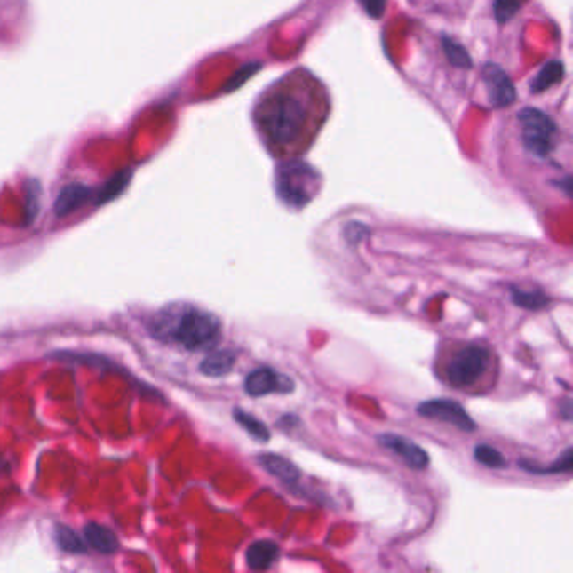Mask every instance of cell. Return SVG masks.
I'll return each instance as SVG.
<instances>
[{
	"label": "cell",
	"mask_w": 573,
	"mask_h": 573,
	"mask_svg": "<svg viewBox=\"0 0 573 573\" xmlns=\"http://www.w3.org/2000/svg\"><path fill=\"white\" fill-rule=\"evenodd\" d=\"M316 175L303 163H290L278 171L279 197L290 205L303 207L313 197Z\"/></svg>",
	"instance_id": "5"
},
{
	"label": "cell",
	"mask_w": 573,
	"mask_h": 573,
	"mask_svg": "<svg viewBox=\"0 0 573 573\" xmlns=\"http://www.w3.org/2000/svg\"><path fill=\"white\" fill-rule=\"evenodd\" d=\"M56 540L64 552L69 553H83L86 550V545L78 537V533L71 528L60 527L56 528Z\"/></svg>",
	"instance_id": "20"
},
{
	"label": "cell",
	"mask_w": 573,
	"mask_h": 573,
	"mask_svg": "<svg viewBox=\"0 0 573 573\" xmlns=\"http://www.w3.org/2000/svg\"><path fill=\"white\" fill-rule=\"evenodd\" d=\"M152 333L158 340L179 343L187 350H207L222 337L216 314L194 306H171L155 316Z\"/></svg>",
	"instance_id": "1"
},
{
	"label": "cell",
	"mask_w": 573,
	"mask_h": 573,
	"mask_svg": "<svg viewBox=\"0 0 573 573\" xmlns=\"http://www.w3.org/2000/svg\"><path fill=\"white\" fill-rule=\"evenodd\" d=\"M572 401L565 399L563 402L560 403V414L563 416L565 420H572Z\"/></svg>",
	"instance_id": "26"
},
{
	"label": "cell",
	"mask_w": 573,
	"mask_h": 573,
	"mask_svg": "<svg viewBox=\"0 0 573 573\" xmlns=\"http://www.w3.org/2000/svg\"><path fill=\"white\" fill-rule=\"evenodd\" d=\"M444 51H446L448 60H450L454 66L463 68V69L471 68V64H473V62H471V58H469L467 51H466L465 47L461 46V44H458V43L450 41L448 37H444Z\"/></svg>",
	"instance_id": "22"
},
{
	"label": "cell",
	"mask_w": 573,
	"mask_h": 573,
	"mask_svg": "<svg viewBox=\"0 0 573 573\" xmlns=\"http://www.w3.org/2000/svg\"><path fill=\"white\" fill-rule=\"evenodd\" d=\"M572 448H569L552 465L540 467V466L529 463V461H520L518 465L521 466L528 473H535V474H558V473H569L572 469Z\"/></svg>",
	"instance_id": "19"
},
{
	"label": "cell",
	"mask_w": 573,
	"mask_h": 573,
	"mask_svg": "<svg viewBox=\"0 0 573 573\" xmlns=\"http://www.w3.org/2000/svg\"><path fill=\"white\" fill-rule=\"evenodd\" d=\"M518 122L521 126V139L528 152L540 158L548 155L557 135L555 122L546 113L537 108L521 109L518 113Z\"/></svg>",
	"instance_id": "4"
},
{
	"label": "cell",
	"mask_w": 573,
	"mask_h": 573,
	"mask_svg": "<svg viewBox=\"0 0 573 573\" xmlns=\"http://www.w3.org/2000/svg\"><path fill=\"white\" fill-rule=\"evenodd\" d=\"M418 414L420 418L448 422L465 433H473L476 429L474 420L466 412L465 407L450 399H433L418 403Z\"/></svg>",
	"instance_id": "6"
},
{
	"label": "cell",
	"mask_w": 573,
	"mask_h": 573,
	"mask_svg": "<svg viewBox=\"0 0 573 573\" xmlns=\"http://www.w3.org/2000/svg\"><path fill=\"white\" fill-rule=\"evenodd\" d=\"M279 557V545L273 540H258L249 545L246 561L252 570H269Z\"/></svg>",
	"instance_id": "12"
},
{
	"label": "cell",
	"mask_w": 573,
	"mask_h": 573,
	"mask_svg": "<svg viewBox=\"0 0 573 573\" xmlns=\"http://www.w3.org/2000/svg\"><path fill=\"white\" fill-rule=\"evenodd\" d=\"M234 418L235 422H239V426L252 435L256 441L259 442H267L271 439V431L267 429V426L264 424L263 420H259L254 416H251L248 412H244L243 409H234Z\"/></svg>",
	"instance_id": "17"
},
{
	"label": "cell",
	"mask_w": 573,
	"mask_h": 573,
	"mask_svg": "<svg viewBox=\"0 0 573 573\" xmlns=\"http://www.w3.org/2000/svg\"><path fill=\"white\" fill-rule=\"evenodd\" d=\"M130 180H131V171H118L116 175H113V177L109 179L108 182H107L105 186L99 188L98 197H96V202H98L99 205H103V203H107V202L116 199L120 194H123L124 188H126L128 184H130Z\"/></svg>",
	"instance_id": "18"
},
{
	"label": "cell",
	"mask_w": 573,
	"mask_h": 573,
	"mask_svg": "<svg viewBox=\"0 0 573 573\" xmlns=\"http://www.w3.org/2000/svg\"><path fill=\"white\" fill-rule=\"evenodd\" d=\"M491 365V352L482 345H466L458 350L446 367L450 386L467 388L476 386Z\"/></svg>",
	"instance_id": "3"
},
{
	"label": "cell",
	"mask_w": 573,
	"mask_h": 573,
	"mask_svg": "<svg viewBox=\"0 0 573 573\" xmlns=\"http://www.w3.org/2000/svg\"><path fill=\"white\" fill-rule=\"evenodd\" d=\"M308 99L298 88H284L263 101L259 126L275 147H286L301 139L308 122Z\"/></svg>",
	"instance_id": "2"
},
{
	"label": "cell",
	"mask_w": 573,
	"mask_h": 573,
	"mask_svg": "<svg viewBox=\"0 0 573 573\" xmlns=\"http://www.w3.org/2000/svg\"><path fill=\"white\" fill-rule=\"evenodd\" d=\"M369 229L360 224V222H350L345 229H343V234H345V239L350 243V244H358L363 241V237L367 235Z\"/></svg>",
	"instance_id": "24"
},
{
	"label": "cell",
	"mask_w": 573,
	"mask_h": 573,
	"mask_svg": "<svg viewBox=\"0 0 573 573\" xmlns=\"http://www.w3.org/2000/svg\"><path fill=\"white\" fill-rule=\"evenodd\" d=\"M482 81L488 92L489 103L495 108H506L514 103L516 92L505 69H501L496 64H486L482 69Z\"/></svg>",
	"instance_id": "8"
},
{
	"label": "cell",
	"mask_w": 573,
	"mask_h": 573,
	"mask_svg": "<svg viewBox=\"0 0 573 573\" xmlns=\"http://www.w3.org/2000/svg\"><path fill=\"white\" fill-rule=\"evenodd\" d=\"M474 459L486 467L491 469H501L506 466V459L499 450L489 446V444H478L474 448Z\"/></svg>",
	"instance_id": "21"
},
{
	"label": "cell",
	"mask_w": 573,
	"mask_h": 573,
	"mask_svg": "<svg viewBox=\"0 0 573 573\" xmlns=\"http://www.w3.org/2000/svg\"><path fill=\"white\" fill-rule=\"evenodd\" d=\"M92 197H93V190L83 184H69V186L62 187L56 203H54V212L58 218L73 214L75 211H78L79 207H83L92 201Z\"/></svg>",
	"instance_id": "10"
},
{
	"label": "cell",
	"mask_w": 573,
	"mask_h": 573,
	"mask_svg": "<svg viewBox=\"0 0 573 573\" xmlns=\"http://www.w3.org/2000/svg\"><path fill=\"white\" fill-rule=\"evenodd\" d=\"M563 78V64L560 61L546 62L538 75L531 81V92L533 93H543L553 84H557L560 79Z\"/></svg>",
	"instance_id": "16"
},
{
	"label": "cell",
	"mask_w": 573,
	"mask_h": 573,
	"mask_svg": "<svg viewBox=\"0 0 573 573\" xmlns=\"http://www.w3.org/2000/svg\"><path fill=\"white\" fill-rule=\"evenodd\" d=\"M258 463L261 465L264 471H267L271 476H275L276 480L288 484V486L296 484L301 478L299 467L293 465L290 459L278 456V454L264 452L261 456H258Z\"/></svg>",
	"instance_id": "11"
},
{
	"label": "cell",
	"mask_w": 573,
	"mask_h": 573,
	"mask_svg": "<svg viewBox=\"0 0 573 573\" xmlns=\"http://www.w3.org/2000/svg\"><path fill=\"white\" fill-rule=\"evenodd\" d=\"M521 7V0H495V16L499 22H506L513 17Z\"/></svg>",
	"instance_id": "23"
},
{
	"label": "cell",
	"mask_w": 573,
	"mask_h": 573,
	"mask_svg": "<svg viewBox=\"0 0 573 573\" xmlns=\"http://www.w3.org/2000/svg\"><path fill=\"white\" fill-rule=\"evenodd\" d=\"M235 365V354L231 350H218L214 354L203 358L199 370H201L205 377H224L231 372Z\"/></svg>",
	"instance_id": "13"
},
{
	"label": "cell",
	"mask_w": 573,
	"mask_h": 573,
	"mask_svg": "<svg viewBox=\"0 0 573 573\" xmlns=\"http://www.w3.org/2000/svg\"><path fill=\"white\" fill-rule=\"evenodd\" d=\"M512 301L516 306L529 311L545 310L550 305V298L540 290H523L516 286L512 288Z\"/></svg>",
	"instance_id": "15"
},
{
	"label": "cell",
	"mask_w": 573,
	"mask_h": 573,
	"mask_svg": "<svg viewBox=\"0 0 573 573\" xmlns=\"http://www.w3.org/2000/svg\"><path fill=\"white\" fill-rule=\"evenodd\" d=\"M84 537L86 542L93 546L99 553H113L118 550V538L109 528L98 525V523H88L84 527Z\"/></svg>",
	"instance_id": "14"
},
{
	"label": "cell",
	"mask_w": 573,
	"mask_h": 573,
	"mask_svg": "<svg viewBox=\"0 0 573 573\" xmlns=\"http://www.w3.org/2000/svg\"><path fill=\"white\" fill-rule=\"evenodd\" d=\"M384 2L386 0H362V5L365 7V11L372 17H380L384 12Z\"/></svg>",
	"instance_id": "25"
},
{
	"label": "cell",
	"mask_w": 573,
	"mask_h": 573,
	"mask_svg": "<svg viewBox=\"0 0 573 573\" xmlns=\"http://www.w3.org/2000/svg\"><path fill=\"white\" fill-rule=\"evenodd\" d=\"M246 394L258 399L271 394H291L295 390V380L284 373L276 372L271 367H259L249 373L244 380Z\"/></svg>",
	"instance_id": "7"
},
{
	"label": "cell",
	"mask_w": 573,
	"mask_h": 573,
	"mask_svg": "<svg viewBox=\"0 0 573 573\" xmlns=\"http://www.w3.org/2000/svg\"><path fill=\"white\" fill-rule=\"evenodd\" d=\"M382 448L394 452L401 458L405 465L412 469H426L429 466V454L422 450L418 444L409 441L407 437L399 434H380L377 437Z\"/></svg>",
	"instance_id": "9"
}]
</instances>
